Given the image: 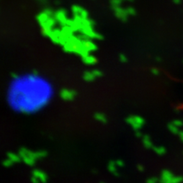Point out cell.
Masks as SVG:
<instances>
[{
  "instance_id": "obj_10",
  "label": "cell",
  "mask_w": 183,
  "mask_h": 183,
  "mask_svg": "<svg viewBox=\"0 0 183 183\" xmlns=\"http://www.w3.org/2000/svg\"><path fill=\"white\" fill-rule=\"evenodd\" d=\"M82 59H83V62L86 64V65H93V64H95L96 63V59L91 54H87L85 55V56H83L82 57Z\"/></svg>"
},
{
  "instance_id": "obj_14",
  "label": "cell",
  "mask_w": 183,
  "mask_h": 183,
  "mask_svg": "<svg viewBox=\"0 0 183 183\" xmlns=\"http://www.w3.org/2000/svg\"><path fill=\"white\" fill-rule=\"evenodd\" d=\"M152 72L153 73V75H156V74L158 73V71H155V70H153V71H152Z\"/></svg>"
},
{
  "instance_id": "obj_7",
  "label": "cell",
  "mask_w": 183,
  "mask_h": 183,
  "mask_svg": "<svg viewBox=\"0 0 183 183\" xmlns=\"http://www.w3.org/2000/svg\"><path fill=\"white\" fill-rule=\"evenodd\" d=\"M60 97L66 101L72 100L75 98V92L71 89H63L60 92Z\"/></svg>"
},
{
  "instance_id": "obj_11",
  "label": "cell",
  "mask_w": 183,
  "mask_h": 183,
  "mask_svg": "<svg viewBox=\"0 0 183 183\" xmlns=\"http://www.w3.org/2000/svg\"><path fill=\"white\" fill-rule=\"evenodd\" d=\"M120 3H121V0H111V5L114 9L120 7Z\"/></svg>"
},
{
  "instance_id": "obj_3",
  "label": "cell",
  "mask_w": 183,
  "mask_h": 183,
  "mask_svg": "<svg viewBox=\"0 0 183 183\" xmlns=\"http://www.w3.org/2000/svg\"><path fill=\"white\" fill-rule=\"evenodd\" d=\"M101 75H102V73L99 71L95 70V71H90L85 72L84 75H83V78L86 81H92Z\"/></svg>"
},
{
  "instance_id": "obj_9",
  "label": "cell",
  "mask_w": 183,
  "mask_h": 183,
  "mask_svg": "<svg viewBox=\"0 0 183 183\" xmlns=\"http://www.w3.org/2000/svg\"><path fill=\"white\" fill-rule=\"evenodd\" d=\"M81 46H82L83 49L86 52H87V53L91 52V51L94 50L96 48L95 45L90 41H83V42H81Z\"/></svg>"
},
{
  "instance_id": "obj_2",
  "label": "cell",
  "mask_w": 183,
  "mask_h": 183,
  "mask_svg": "<svg viewBox=\"0 0 183 183\" xmlns=\"http://www.w3.org/2000/svg\"><path fill=\"white\" fill-rule=\"evenodd\" d=\"M48 37L52 39L53 42H58V43L59 42H64L63 41H65V34L61 31L57 30V29L52 30Z\"/></svg>"
},
{
  "instance_id": "obj_4",
  "label": "cell",
  "mask_w": 183,
  "mask_h": 183,
  "mask_svg": "<svg viewBox=\"0 0 183 183\" xmlns=\"http://www.w3.org/2000/svg\"><path fill=\"white\" fill-rule=\"evenodd\" d=\"M72 11H73L75 17L78 20H86L87 17V12L79 6H74L72 8Z\"/></svg>"
},
{
  "instance_id": "obj_15",
  "label": "cell",
  "mask_w": 183,
  "mask_h": 183,
  "mask_svg": "<svg viewBox=\"0 0 183 183\" xmlns=\"http://www.w3.org/2000/svg\"><path fill=\"white\" fill-rule=\"evenodd\" d=\"M121 1H124V0H121ZM129 1H131V0H129Z\"/></svg>"
},
{
  "instance_id": "obj_12",
  "label": "cell",
  "mask_w": 183,
  "mask_h": 183,
  "mask_svg": "<svg viewBox=\"0 0 183 183\" xmlns=\"http://www.w3.org/2000/svg\"><path fill=\"white\" fill-rule=\"evenodd\" d=\"M126 10H127V12H128L129 15H135V10H134L133 9L129 8V9H126Z\"/></svg>"
},
{
  "instance_id": "obj_1",
  "label": "cell",
  "mask_w": 183,
  "mask_h": 183,
  "mask_svg": "<svg viewBox=\"0 0 183 183\" xmlns=\"http://www.w3.org/2000/svg\"><path fill=\"white\" fill-rule=\"evenodd\" d=\"M54 89L50 81L37 73L15 75L11 80L7 100L14 110L32 114L44 108L51 100Z\"/></svg>"
},
{
  "instance_id": "obj_5",
  "label": "cell",
  "mask_w": 183,
  "mask_h": 183,
  "mask_svg": "<svg viewBox=\"0 0 183 183\" xmlns=\"http://www.w3.org/2000/svg\"><path fill=\"white\" fill-rule=\"evenodd\" d=\"M129 123L134 127V128L137 129L140 128L143 125V120L142 118L138 117V116H131L128 119Z\"/></svg>"
},
{
  "instance_id": "obj_8",
  "label": "cell",
  "mask_w": 183,
  "mask_h": 183,
  "mask_svg": "<svg viewBox=\"0 0 183 183\" xmlns=\"http://www.w3.org/2000/svg\"><path fill=\"white\" fill-rule=\"evenodd\" d=\"M114 13H115L116 16L119 19H120L121 20H126L129 16L127 10L124 9H122L120 7L115 8L114 9Z\"/></svg>"
},
{
  "instance_id": "obj_13",
  "label": "cell",
  "mask_w": 183,
  "mask_h": 183,
  "mask_svg": "<svg viewBox=\"0 0 183 183\" xmlns=\"http://www.w3.org/2000/svg\"><path fill=\"white\" fill-rule=\"evenodd\" d=\"M120 60H121V62H126V60H127V59H126V57L125 56L124 54H120Z\"/></svg>"
},
{
  "instance_id": "obj_6",
  "label": "cell",
  "mask_w": 183,
  "mask_h": 183,
  "mask_svg": "<svg viewBox=\"0 0 183 183\" xmlns=\"http://www.w3.org/2000/svg\"><path fill=\"white\" fill-rule=\"evenodd\" d=\"M54 17L55 20L59 21L60 24L62 25H65V24H68V19L66 17V14L65 11L63 10H59L58 12H56L54 14Z\"/></svg>"
}]
</instances>
